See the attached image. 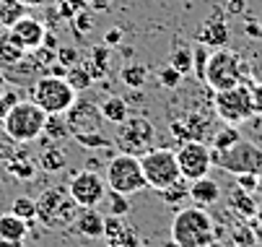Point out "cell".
Instances as JSON below:
<instances>
[{
	"instance_id": "e575fe53",
	"label": "cell",
	"mask_w": 262,
	"mask_h": 247,
	"mask_svg": "<svg viewBox=\"0 0 262 247\" xmlns=\"http://www.w3.org/2000/svg\"><path fill=\"white\" fill-rule=\"evenodd\" d=\"M231 208H234V211H239L242 216H254L257 203L252 200V193H247V190L236 188V190H234V195H231Z\"/></svg>"
},
{
	"instance_id": "6da1fadb",
	"label": "cell",
	"mask_w": 262,
	"mask_h": 247,
	"mask_svg": "<svg viewBox=\"0 0 262 247\" xmlns=\"http://www.w3.org/2000/svg\"><path fill=\"white\" fill-rule=\"evenodd\" d=\"M215 239V224L200 205H184L171 219V242L177 247H208Z\"/></svg>"
},
{
	"instance_id": "3957f363",
	"label": "cell",
	"mask_w": 262,
	"mask_h": 247,
	"mask_svg": "<svg viewBox=\"0 0 262 247\" xmlns=\"http://www.w3.org/2000/svg\"><path fill=\"white\" fill-rule=\"evenodd\" d=\"M247 73H249L247 63L234 50L218 47V50H210L203 84L213 91H223V89H234L239 84H247Z\"/></svg>"
},
{
	"instance_id": "44dd1931",
	"label": "cell",
	"mask_w": 262,
	"mask_h": 247,
	"mask_svg": "<svg viewBox=\"0 0 262 247\" xmlns=\"http://www.w3.org/2000/svg\"><path fill=\"white\" fill-rule=\"evenodd\" d=\"M99 107H101V117H104V122H112V125L122 122V120L133 112L125 96H106V99L99 104Z\"/></svg>"
},
{
	"instance_id": "ba28073f",
	"label": "cell",
	"mask_w": 262,
	"mask_h": 247,
	"mask_svg": "<svg viewBox=\"0 0 262 247\" xmlns=\"http://www.w3.org/2000/svg\"><path fill=\"white\" fill-rule=\"evenodd\" d=\"M140 169H143V177L145 185L161 193L166 188H171L177 180H182L179 174V164H177V154L169 149H151L140 156Z\"/></svg>"
},
{
	"instance_id": "681fc988",
	"label": "cell",
	"mask_w": 262,
	"mask_h": 247,
	"mask_svg": "<svg viewBox=\"0 0 262 247\" xmlns=\"http://www.w3.org/2000/svg\"><path fill=\"white\" fill-rule=\"evenodd\" d=\"M55 3H62V0H55Z\"/></svg>"
},
{
	"instance_id": "2e32d148",
	"label": "cell",
	"mask_w": 262,
	"mask_h": 247,
	"mask_svg": "<svg viewBox=\"0 0 262 247\" xmlns=\"http://www.w3.org/2000/svg\"><path fill=\"white\" fill-rule=\"evenodd\" d=\"M29 237V224L18 219L13 211L0 214V247H24Z\"/></svg>"
},
{
	"instance_id": "816d5d0a",
	"label": "cell",
	"mask_w": 262,
	"mask_h": 247,
	"mask_svg": "<svg viewBox=\"0 0 262 247\" xmlns=\"http://www.w3.org/2000/svg\"><path fill=\"white\" fill-rule=\"evenodd\" d=\"M259 26H262V21H259Z\"/></svg>"
},
{
	"instance_id": "1f68e13d",
	"label": "cell",
	"mask_w": 262,
	"mask_h": 247,
	"mask_svg": "<svg viewBox=\"0 0 262 247\" xmlns=\"http://www.w3.org/2000/svg\"><path fill=\"white\" fill-rule=\"evenodd\" d=\"M73 140L76 143H81L83 149H112L115 143H112V138L104 135L101 130H94V133H81V135H73Z\"/></svg>"
},
{
	"instance_id": "9c48e42d",
	"label": "cell",
	"mask_w": 262,
	"mask_h": 247,
	"mask_svg": "<svg viewBox=\"0 0 262 247\" xmlns=\"http://www.w3.org/2000/svg\"><path fill=\"white\" fill-rule=\"evenodd\" d=\"M210 159H213V167L231 172V174H247V172L259 174L262 172V151L244 138L231 149H223V151L210 149Z\"/></svg>"
},
{
	"instance_id": "e0dca14e",
	"label": "cell",
	"mask_w": 262,
	"mask_h": 247,
	"mask_svg": "<svg viewBox=\"0 0 262 247\" xmlns=\"http://www.w3.org/2000/svg\"><path fill=\"white\" fill-rule=\"evenodd\" d=\"M104 219L106 216L99 208H81L76 221H73V229L86 239H101L104 237Z\"/></svg>"
},
{
	"instance_id": "d590c367",
	"label": "cell",
	"mask_w": 262,
	"mask_h": 247,
	"mask_svg": "<svg viewBox=\"0 0 262 247\" xmlns=\"http://www.w3.org/2000/svg\"><path fill=\"white\" fill-rule=\"evenodd\" d=\"M169 65L177 68L182 76L192 73V50H190V47H177V50L171 52V57H169Z\"/></svg>"
},
{
	"instance_id": "603a6c76",
	"label": "cell",
	"mask_w": 262,
	"mask_h": 247,
	"mask_svg": "<svg viewBox=\"0 0 262 247\" xmlns=\"http://www.w3.org/2000/svg\"><path fill=\"white\" fill-rule=\"evenodd\" d=\"M70 130H68V122L62 115H47V122H45V133H42V143L50 146V143H57V140L68 138Z\"/></svg>"
},
{
	"instance_id": "8d00e7d4",
	"label": "cell",
	"mask_w": 262,
	"mask_h": 247,
	"mask_svg": "<svg viewBox=\"0 0 262 247\" xmlns=\"http://www.w3.org/2000/svg\"><path fill=\"white\" fill-rule=\"evenodd\" d=\"M208 57H210V47H205V45H198L195 50H192V70H195V76L203 81V76H205V65H208Z\"/></svg>"
},
{
	"instance_id": "d6986e66",
	"label": "cell",
	"mask_w": 262,
	"mask_h": 247,
	"mask_svg": "<svg viewBox=\"0 0 262 247\" xmlns=\"http://www.w3.org/2000/svg\"><path fill=\"white\" fill-rule=\"evenodd\" d=\"M109 63H112V47H106V45H94V47L89 50V55L83 57V68L89 70V76H91L94 81L106 78Z\"/></svg>"
},
{
	"instance_id": "4fadbf2b",
	"label": "cell",
	"mask_w": 262,
	"mask_h": 247,
	"mask_svg": "<svg viewBox=\"0 0 262 247\" xmlns=\"http://www.w3.org/2000/svg\"><path fill=\"white\" fill-rule=\"evenodd\" d=\"M65 122H68V130H70V138L73 135H81V133H94V130H101L104 128V117H101V107L91 99H76L65 110Z\"/></svg>"
},
{
	"instance_id": "30bf717a",
	"label": "cell",
	"mask_w": 262,
	"mask_h": 247,
	"mask_svg": "<svg viewBox=\"0 0 262 247\" xmlns=\"http://www.w3.org/2000/svg\"><path fill=\"white\" fill-rule=\"evenodd\" d=\"M215 104V115L226 122V125H239L252 117V104H249V86L239 84L234 89H223L215 91L213 96Z\"/></svg>"
},
{
	"instance_id": "ffe728a7",
	"label": "cell",
	"mask_w": 262,
	"mask_h": 247,
	"mask_svg": "<svg viewBox=\"0 0 262 247\" xmlns=\"http://www.w3.org/2000/svg\"><path fill=\"white\" fill-rule=\"evenodd\" d=\"M218 198H221V185L215 180H210L208 174H205V177H200V180H192L190 182V200L195 205L205 208V205L218 203Z\"/></svg>"
},
{
	"instance_id": "c3c4849f",
	"label": "cell",
	"mask_w": 262,
	"mask_h": 247,
	"mask_svg": "<svg viewBox=\"0 0 262 247\" xmlns=\"http://www.w3.org/2000/svg\"><path fill=\"white\" fill-rule=\"evenodd\" d=\"M0 130H3V115H0Z\"/></svg>"
},
{
	"instance_id": "7dc6e473",
	"label": "cell",
	"mask_w": 262,
	"mask_h": 247,
	"mask_svg": "<svg viewBox=\"0 0 262 247\" xmlns=\"http://www.w3.org/2000/svg\"><path fill=\"white\" fill-rule=\"evenodd\" d=\"M254 216H257V221H259V227H262V205H257V211H254Z\"/></svg>"
},
{
	"instance_id": "484cf974",
	"label": "cell",
	"mask_w": 262,
	"mask_h": 247,
	"mask_svg": "<svg viewBox=\"0 0 262 247\" xmlns=\"http://www.w3.org/2000/svg\"><path fill=\"white\" fill-rule=\"evenodd\" d=\"M16 180H34V174H36V164L29 159V154H16L11 161H8V167H6Z\"/></svg>"
},
{
	"instance_id": "d4e9b609",
	"label": "cell",
	"mask_w": 262,
	"mask_h": 247,
	"mask_svg": "<svg viewBox=\"0 0 262 247\" xmlns=\"http://www.w3.org/2000/svg\"><path fill=\"white\" fill-rule=\"evenodd\" d=\"M26 13H29V8L21 3V0H0V26L3 29H11Z\"/></svg>"
},
{
	"instance_id": "7402d4cb",
	"label": "cell",
	"mask_w": 262,
	"mask_h": 247,
	"mask_svg": "<svg viewBox=\"0 0 262 247\" xmlns=\"http://www.w3.org/2000/svg\"><path fill=\"white\" fill-rule=\"evenodd\" d=\"M148 76H151V70L143 63H127V65L120 68V81L127 89H143L148 84Z\"/></svg>"
},
{
	"instance_id": "f907efd6",
	"label": "cell",
	"mask_w": 262,
	"mask_h": 247,
	"mask_svg": "<svg viewBox=\"0 0 262 247\" xmlns=\"http://www.w3.org/2000/svg\"><path fill=\"white\" fill-rule=\"evenodd\" d=\"M0 31H6V29H3V26H0Z\"/></svg>"
},
{
	"instance_id": "f6af8a7d",
	"label": "cell",
	"mask_w": 262,
	"mask_h": 247,
	"mask_svg": "<svg viewBox=\"0 0 262 247\" xmlns=\"http://www.w3.org/2000/svg\"><path fill=\"white\" fill-rule=\"evenodd\" d=\"M6 89H8V76H6V70L0 68V94H3Z\"/></svg>"
},
{
	"instance_id": "836d02e7",
	"label": "cell",
	"mask_w": 262,
	"mask_h": 247,
	"mask_svg": "<svg viewBox=\"0 0 262 247\" xmlns=\"http://www.w3.org/2000/svg\"><path fill=\"white\" fill-rule=\"evenodd\" d=\"M11 211H13V214H16L18 219H24L26 224L36 221V200H34V198H29V195H18V198L13 200Z\"/></svg>"
},
{
	"instance_id": "52a82bcc",
	"label": "cell",
	"mask_w": 262,
	"mask_h": 247,
	"mask_svg": "<svg viewBox=\"0 0 262 247\" xmlns=\"http://www.w3.org/2000/svg\"><path fill=\"white\" fill-rule=\"evenodd\" d=\"M106 188L115 190V193H122V195H135L140 190H145V177H143V169H140V156H133V154H115L109 161H106Z\"/></svg>"
},
{
	"instance_id": "8fae6325",
	"label": "cell",
	"mask_w": 262,
	"mask_h": 247,
	"mask_svg": "<svg viewBox=\"0 0 262 247\" xmlns=\"http://www.w3.org/2000/svg\"><path fill=\"white\" fill-rule=\"evenodd\" d=\"M68 193L76 200L78 208H99L104 203V195H106V180L96 169H83L78 174H73Z\"/></svg>"
},
{
	"instance_id": "5b68a950",
	"label": "cell",
	"mask_w": 262,
	"mask_h": 247,
	"mask_svg": "<svg viewBox=\"0 0 262 247\" xmlns=\"http://www.w3.org/2000/svg\"><path fill=\"white\" fill-rule=\"evenodd\" d=\"M34 200H36V221L45 229H55V232L73 227L81 211L65 188H50Z\"/></svg>"
},
{
	"instance_id": "ab89813d",
	"label": "cell",
	"mask_w": 262,
	"mask_h": 247,
	"mask_svg": "<svg viewBox=\"0 0 262 247\" xmlns=\"http://www.w3.org/2000/svg\"><path fill=\"white\" fill-rule=\"evenodd\" d=\"M21 91L18 89H6L3 94H0V115H6L16 101H21V96H18Z\"/></svg>"
},
{
	"instance_id": "74e56055",
	"label": "cell",
	"mask_w": 262,
	"mask_h": 247,
	"mask_svg": "<svg viewBox=\"0 0 262 247\" xmlns=\"http://www.w3.org/2000/svg\"><path fill=\"white\" fill-rule=\"evenodd\" d=\"M182 73H179V70L177 68H171V65H166V68H161L159 70V84L164 86V89H177L179 84H182Z\"/></svg>"
},
{
	"instance_id": "f546056e",
	"label": "cell",
	"mask_w": 262,
	"mask_h": 247,
	"mask_svg": "<svg viewBox=\"0 0 262 247\" xmlns=\"http://www.w3.org/2000/svg\"><path fill=\"white\" fill-rule=\"evenodd\" d=\"M242 140V133L236 130V125H226L213 133V149L215 151H223V149H231L234 143H239Z\"/></svg>"
},
{
	"instance_id": "f35d334b",
	"label": "cell",
	"mask_w": 262,
	"mask_h": 247,
	"mask_svg": "<svg viewBox=\"0 0 262 247\" xmlns=\"http://www.w3.org/2000/svg\"><path fill=\"white\" fill-rule=\"evenodd\" d=\"M247 86H249L252 115H262V84H247Z\"/></svg>"
},
{
	"instance_id": "7bdbcfd3",
	"label": "cell",
	"mask_w": 262,
	"mask_h": 247,
	"mask_svg": "<svg viewBox=\"0 0 262 247\" xmlns=\"http://www.w3.org/2000/svg\"><path fill=\"white\" fill-rule=\"evenodd\" d=\"M112 3H115V0H89V8L96 11V13H101V11H109Z\"/></svg>"
},
{
	"instance_id": "b9f144b4",
	"label": "cell",
	"mask_w": 262,
	"mask_h": 247,
	"mask_svg": "<svg viewBox=\"0 0 262 247\" xmlns=\"http://www.w3.org/2000/svg\"><path fill=\"white\" fill-rule=\"evenodd\" d=\"M120 42H122V29L112 26V29L104 31V45H106V47H117Z\"/></svg>"
},
{
	"instance_id": "f1b7e54d",
	"label": "cell",
	"mask_w": 262,
	"mask_h": 247,
	"mask_svg": "<svg viewBox=\"0 0 262 247\" xmlns=\"http://www.w3.org/2000/svg\"><path fill=\"white\" fill-rule=\"evenodd\" d=\"M26 52L18 50L11 39H8V31H0V68H8L13 63H18Z\"/></svg>"
},
{
	"instance_id": "7c38bea8",
	"label": "cell",
	"mask_w": 262,
	"mask_h": 247,
	"mask_svg": "<svg viewBox=\"0 0 262 247\" xmlns=\"http://www.w3.org/2000/svg\"><path fill=\"white\" fill-rule=\"evenodd\" d=\"M177 154V164H179V174L184 180H200L210 172L213 159H210V149L203 140H184V143L174 151Z\"/></svg>"
},
{
	"instance_id": "7a4b0ae2",
	"label": "cell",
	"mask_w": 262,
	"mask_h": 247,
	"mask_svg": "<svg viewBox=\"0 0 262 247\" xmlns=\"http://www.w3.org/2000/svg\"><path fill=\"white\" fill-rule=\"evenodd\" d=\"M47 112L36 107L31 99H21L3 115V133L8 135L11 143H31L39 140L45 133Z\"/></svg>"
},
{
	"instance_id": "9a60e30c",
	"label": "cell",
	"mask_w": 262,
	"mask_h": 247,
	"mask_svg": "<svg viewBox=\"0 0 262 247\" xmlns=\"http://www.w3.org/2000/svg\"><path fill=\"white\" fill-rule=\"evenodd\" d=\"M104 247H140V234L135 227L125 224L122 216H106L104 219Z\"/></svg>"
},
{
	"instance_id": "277c9868",
	"label": "cell",
	"mask_w": 262,
	"mask_h": 247,
	"mask_svg": "<svg viewBox=\"0 0 262 247\" xmlns=\"http://www.w3.org/2000/svg\"><path fill=\"white\" fill-rule=\"evenodd\" d=\"M112 143L117 146L120 154L143 156L145 151H151L156 146V128L145 115H133L130 112L122 122L115 125Z\"/></svg>"
},
{
	"instance_id": "ac0fdd59",
	"label": "cell",
	"mask_w": 262,
	"mask_h": 247,
	"mask_svg": "<svg viewBox=\"0 0 262 247\" xmlns=\"http://www.w3.org/2000/svg\"><path fill=\"white\" fill-rule=\"evenodd\" d=\"M226 42H229V26H226V21H223L221 16L208 18L200 26V31H198V45H205L210 50L226 47Z\"/></svg>"
},
{
	"instance_id": "bcb514c9",
	"label": "cell",
	"mask_w": 262,
	"mask_h": 247,
	"mask_svg": "<svg viewBox=\"0 0 262 247\" xmlns=\"http://www.w3.org/2000/svg\"><path fill=\"white\" fill-rule=\"evenodd\" d=\"M21 3L26 8H39V6H45V0H21Z\"/></svg>"
},
{
	"instance_id": "ee69618b",
	"label": "cell",
	"mask_w": 262,
	"mask_h": 247,
	"mask_svg": "<svg viewBox=\"0 0 262 247\" xmlns=\"http://www.w3.org/2000/svg\"><path fill=\"white\" fill-rule=\"evenodd\" d=\"M244 29H247V37H252V39H259V37H262V26L254 24V21H249Z\"/></svg>"
},
{
	"instance_id": "4dcf8cb0",
	"label": "cell",
	"mask_w": 262,
	"mask_h": 247,
	"mask_svg": "<svg viewBox=\"0 0 262 247\" xmlns=\"http://www.w3.org/2000/svg\"><path fill=\"white\" fill-rule=\"evenodd\" d=\"M104 200H106V216H127V211H130V200H127V195L115 193V190H109V188H106Z\"/></svg>"
},
{
	"instance_id": "4316f807",
	"label": "cell",
	"mask_w": 262,
	"mask_h": 247,
	"mask_svg": "<svg viewBox=\"0 0 262 247\" xmlns=\"http://www.w3.org/2000/svg\"><path fill=\"white\" fill-rule=\"evenodd\" d=\"M65 78H68V84H70L73 89H76V94L89 91V89L94 86V78L89 76V70L83 68V63L70 65V68H68V73H65Z\"/></svg>"
},
{
	"instance_id": "60d3db41",
	"label": "cell",
	"mask_w": 262,
	"mask_h": 247,
	"mask_svg": "<svg viewBox=\"0 0 262 247\" xmlns=\"http://www.w3.org/2000/svg\"><path fill=\"white\" fill-rule=\"evenodd\" d=\"M81 57H78V50L76 47H57V63L70 68V65H76Z\"/></svg>"
},
{
	"instance_id": "cb8c5ba5",
	"label": "cell",
	"mask_w": 262,
	"mask_h": 247,
	"mask_svg": "<svg viewBox=\"0 0 262 247\" xmlns=\"http://www.w3.org/2000/svg\"><path fill=\"white\" fill-rule=\"evenodd\" d=\"M70 26H73V34H76V39L81 42V39H83V34L89 37V34L94 31V26H96V11H91L89 6L81 8V11H76V16L70 18Z\"/></svg>"
},
{
	"instance_id": "8992f818",
	"label": "cell",
	"mask_w": 262,
	"mask_h": 247,
	"mask_svg": "<svg viewBox=\"0 0 262 247\" xmlns=\"http://www.w3.org/2000/svg\"><path fill=\"white\" fill-rule=\"evenodd\" d=\"M78 99L76 89L68 84L65 76H39L31 86V101L42 107L47 115H65V110Z\"/></svg>"
},
{
	"instance_id": "5bb4252c",
	"label": "cell",
	"mask_w": 262,
	"mask_h": 247,
	"mask_svg": "<svg viewBox=\"0 0 262 247\" xmlns=\"http://www.w3.org/2000/svg\"><path fill=\"white\" fill-rule=\"evenodd\" d=\"M8 31V39L18 47V50H24V52H31V50H36V47H42L45 45V37H47V26H45V21H39V18H34V16H21L11 29H6Z\"/></svg>"
},
{
	"instance_id": "83f0119b",
	"label": "cell",
	"mask_w": 262,
	"mask_h": 247,
	"mask_svg": "<svg viewBox=\"0 0 262 247\" xmlns=\"http://www.w3.org/2000/svg\"><path fill=\"white\" fill-rule=\"evenodd\" d=\"M39 164H42L45 172H60V169L65 167V151H62L57 143H50V146H45Z\"/></svg>"
},
{
	"instance_id": "d6a6232c",
	"label": "cell",
	"mask_w": 262,
	"mask_h": 247,
	"mask_svg": "<svg viewBox=\"0 0 262 247\" xmlns=\"http://www.w3.org/2000/svg\"><path fill=\"white\" fill-rule=\"evenodd\" d=\"M161 198H164V203L166 205H179L184 198H190V180H177L171 188H166V190H161L159 193Z\"/></svg>"
}]
</instances>
